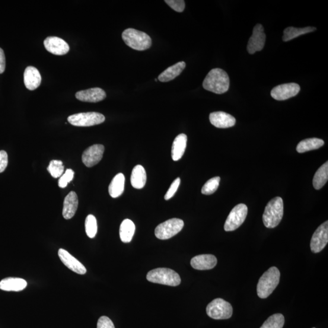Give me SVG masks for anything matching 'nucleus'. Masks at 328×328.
Wrapping results in <instances>:
<instances>
[{
    "instance_id": "1",
    "label": "nucleus",
    "mask_w": 328,
    "mask_h": 328,
    "mask_svg": "<svg viewBox=\"0 0 328 328\" xmlns=\"http://www.w3.org/2000/svg\"><path fill=\"white\" fill-rule=\"evenodd\" d=\"M203 86L206 90L221 94L229 90L230 81L227 72L224 70L215 68L212 69L207 75Z\"/></svg>"
},
{
    "instance_id": "2",
    "label": "nucleus",
    "mask_w": 328,
    "mask_h": 328,
    "mask_svg": "<svg viewBox=\"0 0 328 328\" xmlns=\"http://www.w3.org/2000/svg\"><path fill=\"white\" fill-rule=\"evenodd\" d=\"M280 279V272L277 267L273 266L260 277L257 285V294L261 298H266L272 294Z\"/></svg>"
},
{
    "instance_id": "3",
    "label": "nucleus",
    "mask_w": 328,
    "mask_h": 328,
    "mask_svg": "<svg viewBox=\"0 0 328 328\" xmlns=\"http://www.w3.org/2000/svg\"><path fill=\"white\" fill-rule=\"evenodd\" d=\"M283 200L275 197L267 204L263 215V221L267 228H275L281 222L283 216Z\"/></svg>"
},
{
    "instance_id": "4",
    "label": "nucleus",
    "mask_w": 328,
    "mask_h": 328,
    "mask_svg": "<svg viewBox=\"0 0 328 328\" xmlns=\"http://www.w3.org/2000/svg\"><path fill=\"white\" fill-rule=\"evenodd\" d=\"M122 37L127 46L139 52L148 49L152 46V40L150 37L144 32L135 29H127L123 32Z\"/></svg>"
},
{
    "instance_id": "5",
    "label": "nucleus",
    "mask_w": 328,
    "mask_h": 328,
    "mask_svg": "<svg viewBox=\"0 0 328 328\" xmlns=\"http://www.w3.org/2000/svg\"><path fill=\"white\" fill-rule=\"evenodd\" d=\"M146 279L158 284L177 286L181 284L180 276L173 270L168 268H157L148 272Z\"/></svg>"
},
{
    "instance_id": "6",
    "label": "nucleus",
    "mask_w": 328,
    "mask_h": 328,
    "mask_svg": "<svg viewBox=\"0 0 328 328\" xmlns=\"http://www.w3.org/2000/svg\"><path fill=\"white\" fill-rule=\"evenodd\" d=\"M207 314L215 320L229 319L233 314V308L231 304L222 298H216L208 305Z\"/></svg>"
},
{
    "instance_id": "7",
    "label": "nucleus",
    "mask_w": 328,
    "mask_h": 328,
    "mask_svg": "<svg viewBox=\"0 0 328 328\" xmlns=\"http://www.w3.org/2000/svg\"><path fill=\"white\" fill-rule=\"evenodd\" d=\"M184 222L179 218H172L162 222L155 229V235L159 240H168L182 231Z\"/></svg>"
},
{
    "instance_id": "8",
    "label": "nucleus",
    "mask_w": 328,
    "mask_h": 328,
    "mask_svg": "<svg viewBox=\"0 0 328 328\" xmlns=\"http://www.w3.org/2000/svg\"><path fill=\"white\" fill-rule=\"evenodd\" d=\"M68 120L75 127H91L103 123L105 117L103 114L96 112L82 113L69 116Z\"/></svg>"
},
{
    "instance_id": "9",
    "label": "nucleus",
    "mask_w": 328,
    "mask_h": 328,
    "mask_svg": "<svg viewBox=\"0 0 328 328\" xmlns=\"http://www.w3.org/2000/svg\"><path fill=\"white\" fill-rule=\"evenodd\" d=\"M247 212V207L244 204H240L235 206L226 219L224 224L225 231H234L240 228L246 219Z\"/></svg>"
},
{
    "instance_id": "10",
    "label": "nucleus",
    "mask_w": 328,
    "mask_h": 328,
    "mask_svg": "<svg viewBox=\"0 0 328 328\" xmlns=\"http://www.w3.org/2000/svg\"><path fill=\"white\" fill-rule=\"evenodd\" d=\"M328 243V221H326L315 231L311 240V250L314 253H319Z\"/></svg>"
},
{
    "instance_id": "11",
    "label": "nucleus",
    "mask_w": 328,
    "mask_h": 328,
    "mask_svg": "<svg viewBox=\"0 0 328 328\" xmlns=\"http://www.w3.org/2000/svg\"><path fill=\"white\" fill-rule=\"evenodd\" d=\"M300 91L299 85L289 83L276 86L270 92L272 98L276 100H285L297 95Z\"/></svg>"
},
{
    "instance_id": "12",
    "label": "nucleus",
    "mask_w": 328,
    "mask_h": 328,
    "mask_svg": "<svg viewBox=\"0 0 328 328\" xmlns=\"http://www.w3.org/2000/svg\"><path fill=\"white\" fill-rule=\"evenodd\" d=\"M266 34L264 33V28L262 24H257L254 27L253 35L247 44L248 53L254 54L263 49L266 42Z\"/></svg>"
},
{
    "instance_id": "13",
    "label": "nucleus",
    "mask_w": 328,
    "mask_h": 328,
    "mask_svg": "<svg viewBox=\"0 0 328 328\" xmlns=\"http://www.w3.org/2000/svg\"><path fill=\"white\" fill-rule=\"evenodd\" d=\"M105 147L103 145L95 144L86 149L82 155V162L87 167L97 165L103 158Z\"/></svg>"
},
{
    "instance_id": "14",
    "label": "nucleus",
    "mask_w": 328,
    "mask_h": 328,
    "mask_svg": "<svg viewBox=\"0 0 328 328\" xmlns=\"http://www.w3.org/2000/svg\"><path fill=\"white\" fill-rule=\"evenodd\" d=\"M44 46L47 52L56 56L65 55L69 51L68 44L57 37L46 38L44 41Z\"/></svg>"
},
{
    "instance_id": "15",
    "label": "nucleus",
    "mask_w": 328,
    "mask_h": 328,
    "mask_svg": "<svg viewBox=\"0 0 328 328\" xmlns=\"http://www.w3.org/2000/svg\"><path fill=\"white\" fill-rule=\"evenodd\" d=\"M58 255L62 263L72 271L81 275H84L87 273V269L75 257L71 256L68 251L60 249Z\"/></svg>"
},
{
    "instance_id": "16",
    "label": "nucleus",
    "mask_w": 328,
    "mask_h": 328,
    "mask_svg": "<svg viewBox=\"0 0 328 328\" xmlns=\"http://www.w3.org/2000/svg\"><path fill=\"white\" fill-rule=\"evenodd\" d=\"M210 123L218 129H228L234 127L236 119L234 116L223 111H217L210 113L209 116Z\"/></svg>"
},
{
    "instance_id": "17",
    "label": "nucleus",
    "mask_w": 328,
    "mask_h": 328,
    "mask_svg": "<svg viewBox=\"0 0 328 328\" xmlns=\"http://www.w3.org/2000/svg\"><path fill=\"white\" fill-rule=\"evenodd\" d=\"M106 92L100 88H93L88 90L79 91L75 94V97L79 100L86 103H96L106 98Z\"/></svg>"
},
{
    "instance_id": "18",
    "label": "nucleus",
    "mask_w": 328,
    "mask_h": 328,
    "mask_svg": "<svg viewBox=\"0 0 328 328\" xmlns=\"http://www.w3.org/2000/svg\"><path fill=\"white\" fill-rule=\"evenodd\" d=\"M191 266L193 269L200 270L214 268L217 264V259L211 254L199 255L191 260Z\"/></svg>"
},
{
    "instance_id": "19",
    "label": "nucleus",
    "mask_w": 328,
    "mask_h": 328,
    "mask_svg": "<svg viewBox=\"0 0 328 328\" xmlns=\"http://www.w3.org/2000/svg\"><path fill=\"white\" fill-rule=\"evenodd\" d=\"M41 82L40 73L34 66H28L24 72L25 87L29 90L34 91L39 87Z\"/></svg>"
},
{
    "instance_id": "20",
    "label": "nucleus",
    "mask_w": 328,
    "mask_h": 328,
    "mask_svg": "<svg viewBox=\"0 0 328 328\" xmlns=\"http://www.w3.org/2000/svg\"><path fill=\"white\" fill-rule=\"evenodd\" d=\"M79 205L77 194L74 192L69 193L63 202L62 214L65 219H71L75 214Z\"/></svg>"
},
{
    "instance_id": "21",
    "label": "nucleus",
    "mask_w": 328,
    "mask_h": 328,
    "mask_svg": "<svg viewBox=\"0 0 328 328\" xmlns=\"http://www.w3.org/2000/svg\"><path fill=\"white\" fill-rule=\"evenodd\" d=\"M27 285V282L24 279L9 277L0 282V289L9 292H19L23 291Z\"/></svg>"
},
{
    "instance_id": "22",
    "label": "nucleus",
    "mask_w": 328,
    "mask_h": 328,
    "mask_svg": "<svg viewBox=\"0 0 328 328\" xmlns=\"http://www.w3.org/2000/svg\"><path fill=\"white\" fill-rule=\"evenodd\" d=\"M187 136L185 134H180L174 140L171 148V157L174 161H179L186 151Z\"/></svg>"
},
{
    "instance_id": "23",
    "label": "nucleus",
    "mask_w": 328,
    "mask_h": 328,
    "mask_svg": "<svg viewBox=\"0 0 328 328\" xmlns=\"http://www.w3.org/2000/svg\"><path fill=\"white\" fill-rule=\"evenodd\" d=\"M186 63L184 62H180L169 67V68L165 69L164 72H162L161 74L159 75V81L161 82H167L172 81V80H173L181 74V73L182 72L185 68H186Z\"/></svg>"
},
{
    "instance_id": "24",
    "label": "nucleus",
    "mask_w": 328,
    "mask_h": 328,
    "mask_svg": "<svg viewBox=\"0 0 328 328\" xmlns=\"http://www.w3.org/2000/svg\"><path fill=\"white\" fill-rule=\"evenodd\" d=\"M125 178L122 173H118L114 177L108 188L111 197L116 198L122 195L125 187Z\"/></svg>"
},
{
    "instance_id": "25",
    "label": "nucleus",
    "mask_w": 328,
    "mask_h": 328,
    "mask_svg": "<svg viewBox=\"0 0 328 328\" xmlns=\"http://www.w3.org/2000/svg\"><path fill=\"white\" fill-rule=\"evenodd\" d=\"M146 174L145 168L141 165L134 167L131 175L132 186L136 189H141L145 186Z\"/></svg>"
},
{
    "instance_id": "26",
    "label": "nucleus",
    "mask_w": 328,
    "mask_h": 328,
    "mask_svg": "<svg viewBox=\"0 0 328 328\" xmlns=\"http://www.w3.org/2000/svg\"><path fill=\"white\" fill-rule=\"evenodd\" d=\"M135 230V225L132 220L129 219L123 220L120 226L119 234L121 241L125 243L131 242Z\"/></svg>"
},
{
    "instance_id": "27",
    "label": "nucleus",
    "mask_w": 328,
    "mask_h": 328,
    "mask_svg": "<svg viewBox=\"0 0 328 328\" xmlns=\"http://www.w3.org/2000/svg\"><path fill=\"white\" fill-rule=\"evenodd\" d=\"M316 28L310 27L304 28L288 27L284 30L283 40L284 41H289L299 36H302V35L313 33V32L316 31Z\"/></svg>"
},
{
    "instance_id": "28",
    "label": "nucleus",
    "mask_w": 328,
    "mask_h": 328,
    "mask_svg": "<svg viewBox=\"0 0 328 328\" xmlns=\"http://www.w3.org/2000/svg\"><path fill=\"white\" fill-rule=\"evenodd\" d=\"M324 144L322 139L309 138L302 140L297 146V151L300 154L320 148Z\"/></svg>"
},
{
    "instance_id": "29",
    "label": "nucleus",
    "mask_w": 328,
    "mask_h": 328,
    "mask_svg": "<svg viewBox=\"0 0 328 328\" xmlns=\"http://www.w3.org/2000/svg\"><path fill=\"white\" fill-rule=\"evenodd\" d=\"M328 180V162L318 168L313 178L315 189L320 190L326 184Z\"/></svg>"
},
{
    "instance_id": "30",
    "label": "nucleus",
    "mask_w": 328,
    "mask_h": 328,
    "mask_svg": "<svg viewBox=\"0 0 328 328\" xmlns=\"http://www.w3.org/2000/svg\"><path fill=\"white\" fill-rule=\"evenodd\" d=\"M285 317L281 314H275L270 316L260 328H283Z\"/></svg>"
},
{
    "instance_id": "31",
    "label": "nucleus",
    "mask_w": 328,
    "mask_h": 328,
    "mask_svg": "<svg viewBox=\"0 0 328 328\" xmlns=\"http://www.w3.org/2000/svg\"><path fill=\"white\" fill-rule=\"evenodd\" d=\"M85 231L88 237L93 238L97 232V224L96 218L92 215H89L85 219Z\"/></svg>"
},
{
    "instance_id": "32",
    "label": "nucleus",
    "mask_w": 328,
    "mask_h": 328,
    "mask_svg": "<svg viewBox=\"0 0 328 328\" xmlns=\"http://www.w3.org/2000/svg\"><path fill=\"white\" fill-rule=\"evenodd\" d=\"M220 182V178L216 176L211 178L204 185L201 192L204 195H209L214 193L217 190Z\"/></svg>"
},
{
    "instance_id": "33",
    "label": "nucleus",
    "mask_w": 328,
    "mask_h": 328,
    "mask_svg": "<svg viewBox=\"0 0 328 328\" xmlns=\"http://www.w3.org/2000/svg\"><path fill=\"white\" fill-rule=\"evenodd\" d=\"M47 170L53 178H58L62 176L63 172H64V166H63L62 161L53 160L50 162Z\"/></svg>"
},
{
    "instance_id": "34",
    "label": "nucleus",
    "mask_w": 328,
    "mask_h": 328,
    "mask_svg": "<svg viewBox=\"0 0 328 328\" xmlns=\"http://www.w3.org/2000/svg\"><path fill=\"white\" fill-rule=\"evenodd\" d=\"M74 176V171L71 169L66 170L65 173L60 177L59 180V186L60 188L66 187L67 185L72 181Z\"/></svg>"
},
{
    "instance_id": "35",
    "label": "nucleus",
    "mask_w": 328,
    "mask_h": 328,
    "mask_svg": "<svg viewBox=\"0 0 328 328\" xmlns=\"http://www.w3.org/2000/svg\"><path fill=\"white\" fill-rule=\"evenodd\" d=\"M165 2L175 11L182 12L184 10L185 2L183 0H165Z\"/></svg>"
},
{
    "instance_id": "36",
    "label": "nucleus",
    "mask_w": 328,
    "mask_h": 328,
    "mask_svg": "<svg viewBox=\"0 0 328 328\" xmlns=\"http://www.w3.org/2000/svg\"><path fill=\"white\" fill-rule=\"evenodd\" d=\"M181 183V180L180 178H176L175 180L173 183L171 184L169 189L168 190L167 192L165 194L164 198L165 200H169L174 195V194L176 193L178 188L180 187Z\"/></svg>"
},
{
    "instance_id": "37",
    "label": "nucleus",
    "mask_w": 328,
    "mask_h": 328,
    "mask_svg": "<svg viewBox=\"0 0 328 328\" xmlns=\"http://www.w3.org/2000/svg\"><path fill=\"white\" fill-rule=\"evenodd\" d=\"M97 328H115V327L110 318L103 316L98 320Z\"/></svg>"
},
{
    "instance_id": "38",
    "label": "nucleus",
    "mask_w": 328,
    "mask_h": 328,
    "mask_svg": "<svg viewBox=\"0 0 328 328\" xmlns=\"http://www.w3.org/2000/svg\"><path fill=\"white\" fill-rule=\"evenodd\" d=\"M8 164V156L4 150L0 151V173L4 171Z\"/></svg>"
},
{
    "instance_id": "39",
    "label": "nucleus",
    "mask_w": 328,
    "mask_h": 328,
    "mask_svg": "<svg viewBox=\"0 0 328 328\" xmlns=\"http://www.w3.org/2000/svg\"><path fill=\"white\" fill-rule=\"evenodd\" d=\"M6 68V59L5 53L0 48V74L5 72Z\"/></svg>"
},
{
    "instance_id": "40",
    "label": "nucleus",
    "mask_w": 328,
    "mask_h": 328,
    "mask_svg": "<svg viewBox=\"0 0 328 328\" xmlns=\"http://www.w3.org/2000/svg\"><path fill=\"white\" fill-rule=\"evenodd\" d=\"M313 328H315V327H313Z\"/></svg>"
}]
</instances>
